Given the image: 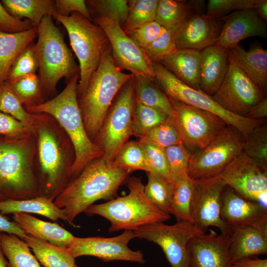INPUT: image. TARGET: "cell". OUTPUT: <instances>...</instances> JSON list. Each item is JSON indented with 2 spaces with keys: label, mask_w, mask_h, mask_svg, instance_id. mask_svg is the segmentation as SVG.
I'll use <instances>...</instances> for the list:
<instances>
[{
  "label": "cell",
  "mask_w": 267,
  "mask_h": 267,
  "mask_svg": "<svg viewBox=\"0 0 267 267\" xmlns=\"http://www.w3.org/2000/svg\"><path fill=\"white\" fill-rule=\"evenodd\" d=\"M32 114L31 132L36 141L40 196L53 201L71 180L75 150L53 117L46 113Z\"/></svg>",
  "instance_id": "1"
},
{
  "label": "cell",
  "mask_w": 267,
  "mask_h": 267,
  "mask_svg": "<svg viewBox=\"0 0 267 267\" xmlns=\"http://www.w3.org/2000/svg\"><path fill=\"white\" fill-rule=\"evenodd\" d=\"M131 173L102 157L95 159L69 182L53 202L64 211L66 222L74 225L75 219L97 200L115 198Z\"/></svg>",
  "instance_id": "2"
},
{
  "label": "cell",
  "mask_w": 267,
  "mask_h": 267,
  "mask_svg": "<svg viewBox=\"0 0 267 267\" xmlns=\"http://www.w3.org/2000/svg\"><path fill=\"white\" fill-rule=\"evenodd\" d=\"M36 156L31 132L0 136V201L40 196Z\"/></svg>",
  "instance_id": "3"
},
{
  "label": "cell",
  "mask_w": 267,
  "mask_h": 267,
  "mask_svg": "<svg viewBox=\"0 0 267 267\" xmlns=\"http://www.w3.org/2000/svg\"><path fill=\"white\" fill-rule=\"evenodd\" d=\"M79 79L78 73L67 82L66 87L55 97L38 105L24 106L29 113L52 116L68 135L76 153L71 180L90 162L103 156L102 150L89 138L85 129L78 101Z\"/></svg>",
  "instance_id": "4"
},
{
  "label": "cell",
  "mask_w": 267,
  "mask_h": 267,
  "mask_svg": "<svg viewBox=\"0 0 267 267\" xmlns=\"http://www.w3.org/2000/svg\"><path fill=\"white\" fill-rule=\"evenodd\" d=\"M133 76L122 72L116 66L110 46L104 52L85 91L78 98L86 132L93 142L115 97Z\"/></svg>",
  "instance_id": "5"
},
{
  "label": "cell",
  "mask_w": 267,
  "mask_h": 267,
  "mask_svg": "<svg viewBox=\"0 0 267 267\" xmlns=\"http://www.w3.org/2000/svg\"><path fill=\"white\" fill-rule=\"evenodd\" d=\"M128 194L99 204H92L84 212L89 216L99 215L108 220L110 232L120 230H134L156 222H164L171 218L157 208L144 194V185L140 178L129 177Z\"/></svg>",
  "instance_id": "6"
},
{
  "label": "cell",
  "mask_w": 267,
  "mask_h": 267,
  "mask_svg": "<svg viewBox=\"0 0 267 267\" xmlns=\"http://www.w3.org/2000/svg\"><path fill=\"white\" fill-rule=\"evenodd\" d=\"M37 37L35 46L39 77L46 101L57 95V85L60 79L65 78L68 81L80 73V69L51 16L44 17L39 24Z\"/></svg>",
  "instance_id": "7"
},
{
  "label": "cell",
  "mask_w": 267,
  "mask_h": 267,
  "mask_svg": "<svg viewBox=\"0 0 267 267\" xmlns=\"http://www.w3.org/2000/svg\"><path fill=\"white\" fill-rule=\"evenodd\" d=\"M66 29L70 45L79 62L78 98L85 91L105 51L110 47L106 35L93 21L74 12L69 16L55 14L52 17Z\"/></svg>",
  "instance_id": "8"
},
{
  "label": "cell",
  "mask_w": 267,
  "mask_h": 267,
  "mask_svg": "<svg viewBox=\"0 0 267 267\" xmlns=\"http://www.w3.org/2000/svg\"><path fill=\"white\" fill-rule=\"evenodd\" d=\"M155 84L169 98L210 112L222 119L228 125L238 130L246 137L256 127L265 123L264 119L253 120L235 115L217 103L212 96L195 89L179 80L159 62H152Z\"/></svg>",
  "instance_id": "9"
},
{
  "label": "cell",
  "mask_w": 267,
  "mask_h": 267,
  "mask_svg": "<svg viewBox=\"0 0 267 267\" xmlns=\"http://www.w3.org/2000/svg\"><path fill=\"white\" fill-rule=\"evenodd\" d=\"M134 76L121 88L104 117L93 142L103 152V158L112 162L121 147L133 134L132 116L134 103Z\"/></svg>",
  "instance_id": "10"
},
{
  "label": "cell",
  "mask_w": 267,
  "mask_h": 267,
  "mask_svg": "<svg viewBox=\"0 0 267 267\" xmlns=\"http://www.w3.org/2000/svg\"><path fill=\"white\" fill-rule=\"evenodd\" d=\"M244 135L228 125L205 147L191 154L187 176L191 179L218 177L243 152Z\"/></svg>",
  "instance_id": "11"
},
{
  "label": "cell",
  "mask_w": 267,
  "mask_h": 267,
  "mask_svg": "<svg viewBox=\"0 0 267 267\" xmlns=\"http://www.w3.org/2000/svg\"><path fill=\"white\" fill-rule=\"evenodd\" d=\"M171 116L182 144L192 154L205 147L227 124L221 117L182 102L169 98Z\"/></svg>",
  "instance_id": "12"
},
{
  "label": "cell",
  "mask_w": 267,
  "mask_h": 267,
  "mask_svg": "<svg viewBox=\"0 0 267 267\" xmlns=\"http://www.w3.org/2000/svg\"><path fill=\"white\" fill-rule=\"evenodd\" d=\"M133 231L135 238L159 245L172 267H188V244L193 237L205 233L186 221L177 222L172 225L156 222L140 226Z\"/></svg>",
  "instance_id": "13"
},
{
  "label": "cell",
  "mask_w": 267,
  "mask_h": 267,
  "mask_svg": "<svg viewBox=\"0 0 267 267\" xmlns=\"http://www.w3.org/2000/svg\"><path fill=\"white\" fill-rule=\"evenodd\" d=\"M228 55L226 74L212 98L226 110L245 117L250 110L266 96Z\"/></svg>",
  "instance_id": "14"
},
{
  "label": "cell",
  "mask_w": 267,
  "mask_h": 267,
  "mask_svg": "<svg viewBox=\"0 0 267 267\" xmlns=\"http://www.w3.org/2000/svg\"><path fill=\"white\" fill-rule=\"evenodd\" d=\"M108 39L113 61L121 71L126 70L135 76L154 81L151 62L143 50L131 39L115 20L106 17L93 18Z\"/></svg>",
  "instance_id": "15"
},
{
  "label": "cell",
  "mask_w": 267,
  "mask_h": 267,
  "mask_svg": "<svg viewBox=\"0 0 267 267\" xmlns=\"http://www.w3.org/2000/svg\"><path fill=\"white\" fill-rule=\"evenodd\" d=\"M191 180L190 216L192 223L204 233L209 227L215 226L222 234L230 235L231 230L220 216L221 197L226 185L225 182L218 177Z\"/></svg>",
  "instance_id": "16"
},
{
  "label": "cell",
  "mask_w": 267,
  "mask_h": 267,
  "mask_svg": "<svg viewBox=\"0 0 267 267\" xmlns=\"http://www.w3.org/2000/svg\"><path fill=\"white\" fill-rule=\"evenodd\" d=\"M218 177L241 196L267 207V165L243 152Z\"/></svg>",
  "instance_id": "17"
},
{
  "label": "cell",
  "mask_w": 267,
  "mask_h": 267,
  "mask_svg": "<svg viewBox=\"0 0 267 267\" xmlns=\"http://www.w3.org/2000/svg\"><path fill=\"white\" fill-rule=\"evenodd\" d=\"M134 238V231L131 230H125L112 237L75 236L67 249L74 258L91 256L104 262L124 261L143 264L145 260L142 252L133 251L128 247Z\"/></svg>",
  "instance_id": "18"
},
{
  "label": "cell",
  "mask_w": 267,
  "mask_h": 267,
  "mask_svg": "<svg viewBox=\"0 0 267 267\" xmlns=\"http://www.w3.org/2000/svg\"><path fill=\"white\" fill-rule=\"evenodd\" d=\"M229 235L210 233L192 238L187 246L188 267H231Z\"/></svg>",
  "instance_id": "19"
},
{
  "label": "cell",
  "mask_w": 267,
  "mask_h": 267,
  "mask_svg": "<svg viewBox=\"0 0 267 267\" xmlns=\"http://www.w3.org/2000/svg\"><path fill=\"white\" fill-rule=\"evenodd\" d=\"M220 216L231 231L267 218V207L241 196L226 185L221 197Z\"/></svg>",
  "instance_id": "20"
},
{
  "label": "cell",
  "mask_w": 267,
  "mask_h": 267,
  "mask_svg": "<svg viewBox=\"0 0 267 267\" xmlns=\"http://www.w3.org/2000/svg\"><path fill=\"white\" fill-rule=\"evenodd\" d=\"M222 26L221 20L209 18L204 11H197L173 34L176 48L201 51L215 45Z\"/></svg>",
  "instance_id": "21"
},
{
  "label": "cell",
  "mask_w": 267,
  "mask_h": 267,
  "mask_svg": "<svg viewBox=\"0 0 267 267\" xmlns=\"http://www.w3.org/2000/svg\"><path fill=\"white\" fill-rule=\"evenodd\" d=\"M219 19L223 26L216 45L229 49L249 37H267V24L253 8L232 12Z\"/></svg>",
  "instance_id": "22"
},
{
  "label": "cell",
  "mask_w": 267,
  "mask_h": 267,
  "mask_svg": "<svg viewBox=\"0 0 267 267\" xmlns=\"http://www.w3.org/2000/svg\"><path fill=\"white\" fill-rule=\"evenodd\" d=\"M229 253L231 265L267 254V218L232 231Z\"/></svg>",
  "instance_id": "23"
},
{
  "label": "cell",
  "mask_w": 267,
  "mask_h": 267,
  "mask_svg": "<svg viewBox=\"0 0 267 267\" xmlns=\"http://www.w3.org/2000/svg\"><path fill=\"white\" fill-rule=\"evenodd\" d=\"M228 56L227 49L216 44L200 51L201 91L210 96L215 94L226 74Z\"/></svg>",
  "instance_id": "24"
},
{
  "label": "cell",
  "mask_w": 267,
  "mask_h": 267,
  "mask_svg": "<svg viewBox=\"0 0 267 267\" xmlns=\"http://www.w3.org/2000/svg\"><path fill=\"white\" fill-rule=\"evenodd\" d=\"M12 219L26 234L63 248H68L75 237L58 223L41 220L29 214L16 213Z\"/></svg>",
  "instance_id": "25"
},
{
  "label": "cell",
  "mask_w": 267,
  "mask_h": 267,
  "mask_svg": "<svg viewBox=\"0 0 267 267\" xmlns=\"http://www.w3.org/2000/svg\"><path fill=\"white\" fill-rule=\"evenodd\" d=\"M200 51L193 49H177L159 63L188 86L199 89Z\"/></svg>",
  "instance_id": "26"
},
{
  "label": "cell",
  "mask_w": 267,
  "mask_h": 267,
  "mask_svg": "<svg viewBox=\"0 0 267 267\" xmlns=\"http://www.w3.org/2000/svg\"><path fill=\"white\" fill-rule=\"evenodd\" d=\"M227 49L229 56L266 95L267 50L257 45L245 50L239 44Z\"/></svg>",
  "instance_id": "27"
},
{
  "label": "cell",
  "mask_w": 267,
  "mask_h": 267,
  "mask_svg": "<svg viewBox=\"0 0 267 267\" xmlns=\"http://www.w3.org/2000/svg\"><path fill=\"white\" fill-rule=\"evenodd\" d=\"M204 0H159L155 21L173 34L196 12L204 11Z\"/></svg>",
  "instance_id": "28"
},
{
  "label": "cell",
  "mask_w": 267,
  "mask_h": 267,
  "mask_svg": "<svg viewBox=\"0 0 267 267\" xmlns=\"http://www.w3.org/2000/svg\"><path fill=\"white\" fill-rule=\"evenodd\" d=\"M38 26L17 33L0 31V85L7 82L10 70L21 52L37 37Z\"/></svg>",
  "instance_id": "29"
},
{
  "label": "cell",
  "mask_w": 267,
  "mask_h": 267,
  "mask_svg": "<svg viewBox=\"0 0 267 267\" xmlns=\"http://www.w3.org/2000/svg\"><path fill=\"white\" fill-rule=\"evenodd\" d=\"M16 213L36 214L52 221L62 220L66 222L64 211L58 208L53 201L43 196L25 200L0 201V214L4 215Z\"/></svg>",
  "instance_id": "30"
},
{
  "label": "cell",
  "mask_w": 267,
  "mask_h": 267,
  "mask_svg": "<svg viewBox=\"0 0 267 267\" xmlns=\"http://www.w3.org/2000/svg\"><path fill=\"white\" fill-rule=\"evenodd\" d=\"M2 5L15 18L29 20L34 27L39 25L47 16L56 13L53 0H2Z\"/></svg>",
  "instance_id": "31"
},
{
  "label": "cell",
  "mask_w": 267,
  "mask_h": 267,
  "mask_svg": "<svg viewBox=\"0 0 267 267\" xmlns=\"http://www.w3.org/2000/svg\"><path fill=\"white\" fill-rule=\"evenodd\" d=\"M23 240L31 248L44 267H74L75 258L67 249L63 248L26 234Z\"/></svg>",
  "instance_id": "32"
},
{
  "label": "cell",
  "mask_w": 267,
  "mask_h": 267,
  "mask_svg": "<svg viewBox=\"0 0 267 267\" xmlns=\"http://www.w3.org/2000/svg\"><path fill=\"white\" fill-rule=\"evenodd\" d=\"M134 98L135 102L160 110L169 116L172 115L169 97L151 80L134 76Z\"/></svg>",
  "instance_id": "33"
},
{
  "label": "cell",
  "mask_w": 267,
  "mask_h": 267,
  "mask_svg": "<svg viewBox=\"0 0 267 267\" xmlns=\"http://www.w3.org/2000/svg\"><path fill=\"white\" fill-rule=\"evenodd\" d=\"M0 245L7 267H41L27 244L17 236L0 232Z\"/></svg>",
  "instance_id": "34"
},
{
  "label": "cell",
  "mask_w": 267,
  "mask_h": 267,
  "mask_svg": "<svg viewBox=\"0 0 267 267\" xmlns=\"http://www.w3.org/2000/svg\"><path fill=\"white\" fill-rule=\"evenodd\" d=\"M147 182L144 192L146 198L161 211L169 214L173 193V184L159 175L147 173Z\"/></svg>",
  "instance_id": "35"
},
{
  "label": "cell",
  "mask_w": 267,
  "mask_h": 267,
  "mask_svg": "<svg viewBox=\"0 0 267 267\" xmlns=\"http://www.w3.org/2000/svg\"><path fill=\"white\" fill-rule=\"evenodd\" d=\"M173 193L169 211L177 222L186 221L192 223L190 216L192 195V180L186 175L173 182Z\"/></svg>",
  "instance_id": "36"
},
{
  "label": "cell",
  "mask_w": 267,
  "mask_h": 267,
  "mask_svg": "<svg viewBox=\"0 0 267 267\" xmlns=\"http://www.w3.org/2000/svg\"><path fill=\"white\" fill-rule=\"evenodd\" d=\"M159 0H128L129 10L126 21L122 27L127 33L147 23L155 21Z\"/></svg>",
  "instance_id": "37"
},
{
  "label": "cell",
  "mask_w": 267,
  "mask_h": 267,
  "mask_svg": "<svg viewBox=\"0 0 267 267\" xmlns=\"http://www.w3.org/2000/svg\"><path fill=\"white\" fill-rule=\"evenodd\" d=\"M112 163L114 166L132 173L135 170L151 172L137 140H129L126 142L119 149Z\"/></svg>",
  "instance_id": "38"
},
{
  "label": "cell",
  "mask_w": 267,
  "mask_h": 267,
  "mask_svg": "<svg viewBox=\"0 0 267 267\" xmlns=\"http://www.w3.org/2000/svg\"><path fill=\"white\" fill-rule=\"evenodd\" d=\"M8 84L24 106H36L45 101L39 75L36 74L26 76Z\"/></svg>",
  "instance_id": "39"
},
{
  "label": "cell",
  "mask_w": 267,
  "mask_h": 267,
  "mask_svg": "<svg viewBox=\"0 0 267 267\" xmlns=\"http://www.w3.org/2000/svg\"><path fill=\"white\" fill-rule=\"evenodd\" d=\"M168 116L160 110L134 101L132 122L133 134L139 138Z\"/></svg>",
  "instance_id": "40"
},
{
  "label": "cell",
  "mask_w": 267,
  "mask_h": 267,
  "mask_svg": "<svg viewBox=\"0 0 267 267\" xmlns=\"http://www.w3.org/2000/svg\"><path fill=\"white\" fill-rule=\"evenodd\" d=\"M86 2L91 18L106 17L116 20L121 27L125 24L129 10L128 0H90Z\"/></svg>",
  "instance_id": "41"
},
{
  "label": "cell",
  "mask_w": 267,
  "mask_h": 267,
  "mask_svg": "<svg viewBox=\"0 0 267 267\" xmlns=\"http://www.w3.org/2000/svg\"><path fill=\"white\" fill-rule=\"evenodd\" d=\"M162 148L182 144L179 134L171 116L163 122L146 131L138 138Z\"/></svg>",
  "instance_id": "42"
},
{
  "label": "cell",
  "mask_w": 267,
  "mask_h": 267,
  "mask_svg": "<svg viewBox=\"0 0 267 267\" xmlns=\"http://www.w3.org/2000/svg\"><path fill=\"white\" fill-rule=\"evenodd\" d=\"M0 111L21 121L31 132L33 114L26 110L7 82L0 85Z\"/></svg>",
  "instance_id": "43"
},
{
  "label": "cell",
  "mask_w": 267,
  "mask_h": 267,
  "mask_svg": "<svg viewBox=\"0 0 267 267\" xmlns=\"http://www.w3.org/2000/svg\"><path fill=\"white\" fill-rule=\"evenodd\" d=\"M39 69L35 44L28 45L19 54L8 74L7 83H12L26 76L36 74Z\"/></svg>",
  "instance_id": "44"
},
{
  "label": "cell",
  "mask_w": 267,
  "mask_h": 267,
  "mask_svg": "<svg viewBox=\"0 0 267 267\" xmlns=\"http://www.w3.org/2000/svg\"><path fill=\"white\" fill-rule=\"evenodd\" d=\"M243 152L249 157L267 165V126L255 127L245 137Z\"/></svg>",
  "instance_id": "45"
},
{
  "label": "cell",
  "mask_w": 267,
  "mask_h": 267,
  "mask_svg": "<svg viewBox=\"0 0 267 267\" xmlns=\"http://www.w3.org/2000/svg\"><path fill=\"white\" fill-rule=\"evenodd\" d=\"M164 149L171 180L173 183L178 179L187 175L191 153L183 144L174 145Z\"/></svg>",
  "instance_id": "46"
},
{
  "label": "cell",
  "mask_w": 267,
  "mask_h": 267,
  "mask_svg": "<svg viewBox=\"0 0 267 267\" xmlns=\"http://www.w3.org/2000/svg\"><path fill=\"white\" fill-rule=\"evenodd\" d=\"M137 140L143 151L151 172L172 182L165 149L143 139Z\"/></svg>",
  "instance_id": "47"
},
{
  "label": "cell",
  "mask_w": 267,
  "mask_h": 267,
  "mask_svg": "<svg viewBox=\"0 0 267 267\" xmlns=\"http://www.w3.org/2000/svg\"><path fill=\"white\" fill-rule=\"evenodd\" d=\"M259 0H209L206 15L210 18L219 19L231 11L254 8Z\"/></svg>",
  "instance_id": "48"
},
{
  "label": "cell",
  "mask_w": 267,
  "mask_h": 267,
  "mask_svg": "<svg viewBox=\"0 0 267 267\" xmlns=\"http://www.w3.org/2000/svg\"><path fill=\"white\" fill-rule=\"evenodd\" d=\"M142 49L151 63L159 62L164 57L177 49L174 35L165 30L158 38Z\"/></svg>",
  "instance_id": "49"
},
{
  "label": "cell",
  "mask_w": 267,
  "mask_h": 267,
  "mask_svg": "<svg viewBox=\"0 0 267 267\" xmlns=\"http://www.w3.org/2000/svg\"><path fill=\"white\" fill-rule=\"evenodd\" d=\"M165 30L157 22L154 21L126 33L135 44L143 49L158 38Z\"/></svg>",
  "instance_id": "50"
},
{
  "label": "cell",
  "mask_w": 267,
  "mask_h": 267,
  "mask_svg": "<svg viewBox=\"0 0 267 267\" xmlns=\"http://www.w3.org/2000/svg\"><path fill=\"white\" fill-rule=\"evenodd\" d=\"M34 27L26 19L20 20L11 15L0 1V31L7 33H17Z\"/></svg>",
  "instance_id": "51"
},
{
  "label": "cell",
  "mask_w": 267,
  "mask_h": 267,
  "mask_svg": "<svg viewBox=\"0 0 267 267\" xmlns=\"http://www.w3.org/2000/svg\"><path fill=\"white\" fill-rule=\"evenodd\" d=\"M55 9L56 14L69 16L72 13H79L93 21L86 0H56Z\"/></svg>",
  "instance_id": "52"
},
{
  "label": "cell",
  "mask_w": 267,
  "mask_h": 267,
  "mask_svg": "<svg viewBox=\"0 0 267 267\" xmlns=\"http://www.w3.org/2000/svg\"><path fill=\"white\" fill-rule=\"evenodd\" d=\"M30 132L21 121L0 111V136L14 137Z\"/></svg>",
  "instance_id": "53"
},
{
  "label": "cell",
  "mask_w": 267,
  "mask_h": 267,
  "mask_svg": "<svg viewBox=\"0 0 267 267\" xmlns=\"http://www.w3.org/2000/svg\"><path fill=\"white\" fill-rule=\"evenodd\" d=\"M0 232L14 234L23 239L26 234L13 221L0 214Z\"/></svg>",
  "instance_id": "54"
},
{
  "label": "cell",
  "mask_w": 267,
  "mask_h": 267,
  "mask_svg": "<svg viewBox=\"0 0 267 267\" xmlns=\"http://www.w3.org/2000/svg\"><path fill=\"white\" fill-rule=\"evenodd\" d=\"M267 117V97L255 105L245 116L246 118L259 120Z\"/></svg>",
  "instance_id": "55"
},
{
  "label": "cell",
  "mask_w": 267,
  "mask_h": 267,
  "mask_svg": "<svg viewBox=\"0 0 267 267\" xmlns=\"http://www.w3.org/2000/svg\"><path fill=\"white\" fill-rule=\"evenodd\" d=\"M231 267H267V260L257 257L246 258L231 265Z\"/></svg>",
  "instance_id": "56"
},
{
  "label": "cell",
  "mask_w": 267,
  "mask_h": 267,
  "mask_svg": "<svg viewBox=\"0 0 267 267\" xmlns=\"http://www.w3.org/2000/svg\"><path fill=\"white\" fill-rule=\"evenodd\" d=\"M254 9L259 18L264 21L267 20V0H259Z\"/></svg>",
  "instance_id": "57"
},
{
  "label": "cell",
  "mask_w": 267,
  "mask_h": 267,
  "mask_svg": "<svg viewBox=\"0 0 267 267\" xmlns=\"http://www.w3.org/2000/svg\"><path fill=\"white\" fill-rule=\"evenodd\" d=\"M4 256L0 245V267H7V262L6 261Z\"/></svg>",
  "instance_id": "58"
},
{
  "label": "cell",
  "mask_w": 267,
  "mask_h": 267,
  "mask_svg": "<svg viewBox=\"0 0 267 267\" xmlns=\"http://www.w3.org/2000/svg\"><path fill=\"white\" fill-rule=\"evenodd\" d=\"M78 267V266H77L76 265V266H75V267Z\"/></svg>",
  "instance_id": "59"
}]
</instances>
